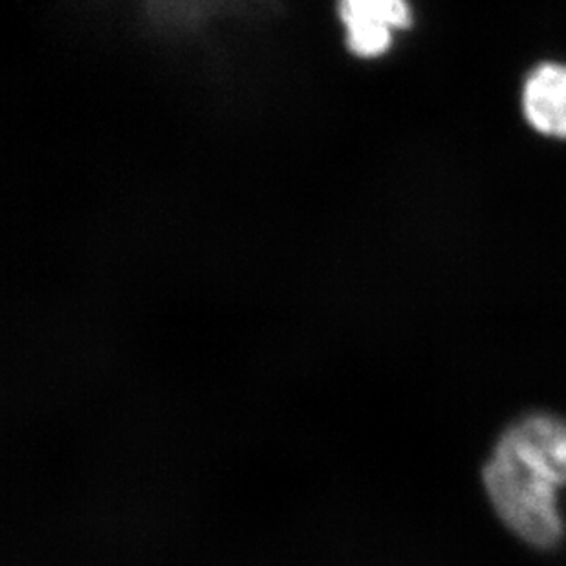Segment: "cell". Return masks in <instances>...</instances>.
I'll return each mask as SVG.
<instances>
[{
	"label": "cell",
	"instance_id": "obj_4",
	"mask_svg": "<svg viewBox=\"0 0 566 566\" xmlns=\"http://www.w3.org/2000/svg\"><path fill=\"white\" fill-rule=\"evenodd\" d=\"M521 107L535 133L566 139V64L546 61L530 70L521 91Z\"/></svg>",
	"mask_w": 566,
	"mask_h": 566
},
{
	"label": "cell",
	"instance_id": "obj_3",
	"mask_svg": "<svg viewBox=\"0 0 566 566\" xmlns=\"http://www.w3.org/2000/svg\"><path fill=\"white\" fill-rule=\"evenodd\" d=\"M339 17L347 27L348 49L359 57L384 55L392 33L412 24L407 0H339Z\"/></svg>",
	"mask_w": 566,
	"mask_h": 566
},
{
	"label": "cell",
	"instance_id": "obj_2",
	"mask_svg": "<svg viewBox=\"0 0 566 566\" xmlns=\"http://www.w3.org/2000/svg\"><path fill=\"white\" fill-rule=\"evenodd\" d=\"M495 449L554 486H566V422L562 418H524L507 429Z\"/></svg>",
	"mask_w": 566,
	"mask_h": 566
},
{
	"label": "cell",
	"instance_id": "obj_1",
	"mask_svg": "<svg viewBox=\"0 0 566 566\" xmlns=\"http://www.w3.org/2000/svg\"><path fill=\"white\" fill-rule=\"evenodd\" d=\"M484 486L507 528L521 539L539 548L562 539L565 524L557 507L559 488L497 449L484 468Z\"/></svg>",
	"mask_w": 566,
	"mask_h": 566
}]
</instances>
